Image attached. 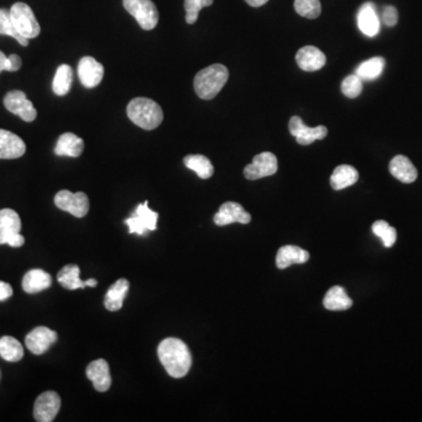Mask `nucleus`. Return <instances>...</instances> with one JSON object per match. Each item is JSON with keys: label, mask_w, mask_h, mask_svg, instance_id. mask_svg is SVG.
<instances>
[{"label": "nucleus", "mask_w": 422, "mask_h": 422, "mask_svg": "<svg viewBox=\"0 0 422 422\" xmlns=\"http://www.w3.org/2000/svg\"><path fill=\"white\" fill-rule=\"evenodd\" d=\"M21 67V59L19 55H12L7 58L6 55L0 51V73L3 71L17 72Z\"/></svg>", "instance_id": "37"}, {"label": "nucleus", "mask_w": 422, "mask_h": 422, "mask_svg": "<svg viewBox=\"0 0 422 422\" xmlns=\"http://www.w3.org/2000/svg\"><path fill=\"white\" fill-rule=\"evenodd\" d=\"M278 171L277 157L270 152L258 154L253 157L251 164L244 168V176L250 181L259 180L263 177L273 176Z\"/></svg>", "instance_id": "8"}, {"label": "nucleus", "mask_w": 422, "mask_h": 422, "mask_svg": "<svg viewBox=\"0 0 422 422\" xmlns=\"http://www.w3.org/2000/svg\"><path fill=\"white\" fill-rule=\"evenodd\" d=\"M157 218H159V214L150 210L148 202L146 201L143 205H137L133 216L127 218L125 223L130 228V234L143 235L144 232L149 230L150 232L156 230Z\"/></svg>", "instance_id": "10"}, {"label": "nucleus", "mask_w": 422, "mask_h": 422, "mask_svg": "<svg viewBox=\"0 0 422 422\" xmlns=\"http://www.w3.org/2000/svg\"><path fill=\"white\" fill-rule=\"evenodd\" d=\"M359 178V173L355 168L348 164H341L336 168L333 174L331 176V187L334 190H343L345 188L351 187L357 183Z\"/></svg>", "instance_id": "26"}, {"label": "nucleus", "mask_w": 422, "mask_h": 422, "mask_svg": "<svg viewBox=\"0 0 422 422\" xmlns=\"http://www.w3.org/2000/svg\"><path fill=\"white\" fill-rule=\"evenodd\" d=\"M98 285V282L96 280H86V286H91V287H96Z\"/></svg>", "instance_id": "41"}, {"label": "nucleus", "mask_w": 422, "mask_h": 422, "mask_svg": "<svg viewBox=\"0 0 422 422\" xmlns=\"http://www.w3.org/2000/svg\"><path fill=\"white\" fill-rule=\"evenodd\" d=\"M358 26L360 31L367 37L373 38L378 35L380 30V21L375 12V5L366 3L360 7L358 12Z\"/></svg>", "instance_id": "19"}, {"label": "nucleus", "mask_w": 422, "mask_h": 422, "mask_svg": "<svg viewBox=\"0 0 422 422\" xmlns=\"http://www.w3.org/2000/svg\"><path fill=\"white\" fill-rule=\"evenodd\" d=\"M58 282L65 289L76 290L84 289L86 282L80 280V269L78 266L71 264L62 268L58 273Z\"/></svg>", "instance_id": "30"}, {"label": "nucleus", "mask_w": 422, "mask_h": 422, "mask_svg": "<svg viewBox=\"0 0 422 422\" xmlns=\"http://www.w3.org/2000/svg\"><path fill=\"white\" fill-rule=\"evenodd\" d=\"M372 232L382 239V244L386 248H392L397 242V230L386 221H375L372 225Z\"/></svg>", "instance_id": "32"}, {"label": "nucleus", "mask_w": 422, "mask_h": 422, "mask_svg": "<svg viewBox=\"0 0 422 422\" xmlns=\"http://www.w3.org/2000/svg\"><path fill=\"white\" fill-rule=\"evenodd\" d=\"M228 79L229 71L225 66L219 64L208 66L198 72L195 76V92L201 99H214L224 87Z\"/></svg>", "instance_id": "3"}, {"label": "nucleus", "mask_w": 422, "mask_h": 422, "mask_svg": "<svg viewBox=\"0 0 422 422\" xmlns=\"http://www.w3.org/2000/svg\"><path fill=\"white\" fill-rule=\"evenodd\" d=\"M13 295V289L8 283L1 282L0 280V302L6 300Z\"/></svg>", "instance_id": "39"}, {"label": "nucleus", "mask_w": 422, "mask_h": 422, "mask_svg": "<svg viewBox=\"0 0 422 422\" xmlns=\"http://www.w3.org/2000/svg\"><path fill=\"white\" fill-rule=\"evenodd\" d=\"M297 13L307 19H316L321 14L320 0H295Z\"/></svg>", "instance_id": "34"}, {"label": "nucleus", "mask_w": 422, "mask_h": 422, "mask_svg": "<svg viewBox=\"0 0 422 422\" xmlns=\"http://www.w3.org/2000/svg\"><path fill=\"white\" fill-rule=\"evenodd\" d=\"M128 290H130V282L128 280H125V278L116 280L109 287L108 292L106 295V309L108 311H112V312L121 310V307L123 305V300L126 298Z\"/></svg>", "instance_id": "24"}, {"label": "nucleus", "mask_w": 422, "mask_h": 422, "mask_svg": "<svg viewBox=\"0 0 422 422\" xmlns=\"http://www.w3.org/2000/svg\"><path fill=\"white\" fill-rule=\"evenodd\" d=\"M123 7L137 19V24L144 31L156 28L160 14L152 0H123Z\"/></svg>", "instance_id": "6"}, {"label": "nucleus", "mask_w": 422, "mask_h": 422, "mask_svg": "<svg viewBox=\"0 0 422 422\" xmlns=\"http://www.w3.org/2000/svg\"><path fill=\"white\" fill-rule=\"evenodd\" d=\"M0 35H10L14 38L21 46H28V39L21 37L14 28L12 19H11L10 11L5 8H0Z\"/></svg>", "instance_id": "33"}, {"label": "nucleus", "mask_w": 422, "mask_h": 422, "mask_svg": "<svg viewBox=\"0 0 422 422\" xmlns=\"http://www.w3.org/2000/svg\"><path fill=\"white\" fill-rule=\"evenodd\" d=\"M214 221L219 227L232 224V223H242L248 224L251 221V215L246 212L242 205L236 202H225L221 205L217 214L215 215Z\"/></svg>", "instance_id": "15"}, {"label": "nucleus", "mask_w": 422, "mask_h": 422, "mask_svg": "<svg viewBox=\"0 0 422 422\" xmlns=\"http://www.w3.org/2000/svg\"><path fill=\"white\" fill-rule=\"evenodd\" d=\"M105 69L93 57H84L78 66V75L86 89H94L103 81Z\"/></svg>", "instance_id": "14"}, {"label": "nucleus", "mask_w": 422, "mask_h": 422, "mask_svg": "<svg viewBox=\"0 0 422 422\" xmlns=\"http://www.w3.org/2000/svg\"><path fill=\"white\" fill-rule=\"evenodd\" d=\"M130 121L143 130H153L164 121V112L159 103L148 98H135L127 106Z\"/></svg>", "instance_id": "2"}, {"label": "nucleus", "mask_w": 422, "mask_h": 422, "mask_svg": "<svg viewBox=\"0 0 422 422\" xmlns=\"http://www.w3.org/2000/svg\"><path fill=\"white\" fill-rule=\"evenodd\" d=\"M58 339L57 332L45 326L35 327L25 338L26 348L33 354H42Z\"/></svg>", "instance_id": "13"}, {"label": "nucleus", "mask_w": 422, "mask_h": 422, "mask_svg": "<svg viewBox=\"0 0 422 422\" xmlns=\"http://www.w3.org/2000/svg\"><path fill=\"white\" fill-rule=\"evenodd\" d=\"M297 65L305 72L319 71L326 64V57L319 48L305 46L297 52Z\"/></svg>", "instance_id": "18"}, {"label": "nucleus", "mask_w": 422, "mask_h": 422, "mask_svg": "<svg viewBox=\"0 0 422 422\" xmlns=\"http://www.w3.org/2000/svg\"><path fill=\"white\" fill-rule=\"evenodd\" d=\"M62 406V399L58 393L47 391L38 397L33 416L38 422H51L55 420Z\"/></svg>", "instance_id": "12"}, {"label": "nucleus", "mask_w": 422, "mask_h": 422, "mask_svg": "<svg viewBox=\"0 0 422 422\" xmlns=\"http://www.w3.org/2000/svg\"><path fill=\"white\" fill-rule=\"evenodd\" d=\"M157 355L168 375L173 378H183L191 367V354L187 345L177 338H167L161 341Z\"/></svg>", "instance_id": "1"}, {"label": "nucleus", "mask_w": 422, "mask_h": 422, "mask_svg": "<svg viewBox=\"0 0 422 422\" xmlns=\"http://www.w3.org/2000/svg\"><path fill=\"white\" fill-rule=\"evenodd\" d=\"M186 167L195 171L202 180H208L214 175V167L205 155H187L183 160Z\"/></svg>", "instance_id": "27"}, {"label": "nucleus", "mask_w": 422, "mask_h": 422, "mask_svg": "<svg viewBox=\"0 0 422 422\" xmlns=\"http://www.w3.org/2000/svg\"><path fill=\"white\" fill-rule=\"evenodd\" d=\"M310 259V253L300 246H285L277 252L276 266L278 269H286L292 264H304Z\"/></svg>", "instance_id": "21"}, {"label": "nucleus", "mask_w": 422, "mask_h": 422, "mask_svg": "<svg viewBox=\"0 0 422 422\" xmlns=\"http://www.w3.org/2000/svg\"><path fill=\"white\" fill-rule=\"evenodd\" d=\"M26 152V144L21 137L8 130H0V159H19Z\"/></svg>", "instance_id": "16"}, {"label": "nucleus", "mask_w": 422, "mask_h": 422, "mask_svg": "<svg viewBox=\"0 0 422 422\" xmlns=\"http://www.w3.org/2000/svg\"><path fill=\"white\" fill-rule=\"evenodd\" d=\"M4 106L7 110L19 116L25 122H32L37 119V109L21 91H12L4 98Z\"/></svg>", "instance_id": "9"}, {"label": "nucleus", "mask_w": 422, "mask_h": 422, "mask_svg": "<svg viewBox=\"0 0 422 422\" xmlns=\"http://www.w3.org/2000/svg\"><path fill=\"white\" fill-rule=\"evenodd\" d=\"M52 284V277L50 273L44 270L33 269L30 270L24 276L23 280V289L25 292L30 295L41 292L44 290L48 289Z\"/></svg>", "instance_id": "23"}, {"label": "nucleus", "mask_w": 422, "mask_h": 422, "mask_svg": "<svg viewBox=\"0 0 422 422\" xmlns=\"http://www.w3.org/2000/svg\"><path fill=\"white\" fill-rule=\"evenodd\" d=\"M290 133L296 137L297 142L302 146H309L316 140H323L327 137L326 127L318 126L314 128L307 127L300 116H292L289 122Z\"/></svg>", "instance_id": "11"}, {"label": "nucleus", "mask_w": 422, "mask_h": 422, "mask_svg": "<svg viewBox=\"0 0 422 422\" xmlns=\"http://www.w3.org/2000/svg\"><path fill=\"white\" fill-rule=\"evenodd\" d=\"M10 16L14 28L21 37L33 39L40 35V25L28 4H13V6L11 7Z\"/></svg>", "instance_id": "4"}, {"label": "nucleus", "mask_w": 422, "mask_h": 422, "mask_svg": "<svg viewBox=\"0 0 422 422\" xmlns=\"http://www.w3.org/2000/svg\"><path fill=\"white\" fill-rule=\"evenodd\" d=\"M382 19L388 28H393L398 24L399 14L398 10L394 6H386L382 12Z\"/></svg>", "instance_id": "38"}, {"label": "nucleus", "mask_w": 422, "mask_h": 422, "mask_svg": "<svg viewBox=\"0 0 422 422\" xmlns=\"http://www.w3.org/2000/svg\"><path fill=\"white\" fill-rule=\"evenodd\" d=\"M21 221L19 215L12 209L0 210V244L13 248L24 246V236L21 235Z\"/></svg>", "instance_id": "5"}, {"label": "nucleus", "mask_w": 422, "mask_h": 422, "mask_svg": "<svg viewBox=\"0 0 422 422\" xmlns=\"http://www.w3.org/2000/svg\"><path fill=\"white\" fill-rule=\"evenodd\" d=\"M0 357L10 363L21 360L24 357L23 345L16 338L10 336L0 338Z\"/></svg>", "instance_id": "28"}, {"label": "nucleus", "mask_w": 422, "mask_h": 422, "mask_svg": "<svg viewBox=\"0 0 422 422\" xmlns=\"http://www.w3.org/2000/svg\"><path fill=\"white\" fill-rule=\"evenodd\" d=\"M87 378L93 382L96 391H108L112 385V377L109 372V365L105 359H98L91 363L86 370Z\"/></svg>", "instance_id": "17"}, {"label": "nucleus", "mask_w": 422, "mask_h": 422, "mask_svg": "<svg viewBox=\"0 0 422 422\" xmlns=\"http://www.w3.org/2000/svg\"><path fill=\"white\" fill-rule=\"evenodd\" d=\"M55 203L59 209L67 211L75 217H85L89 214V200L85 193H71L69 190H60L55 195Z\"/></svg>", "instance_id": "7"}, {"label": "nucleus", "mask_w": 422, "mask_h": 422, "mask_svg": "<svg viewBox=\"0 0 422 422\" xmlns=\"http://www.w3.org/2000/svg\"><path fill=\"white\" fill-rule=\"evenodd\" d=\"M385 59L382 57L370 59L358 66L355 75L361 80H375L382 75V71L385 69Z\"/></svg>", "instance_id": "29"}, {"label": "nucleus", "mask_w": 422, "mask_h": 422, "mask_svg": "<svg viewBox=\"0 0 422 422\" xmlns=\"http://www.w3.org/2000/svg\"><path fill=\"white\" fill-rule=\"evenodd\" d=\"M73 84V69L71 66H59L53 79V92L58 96H64L71 91Z\"/></svg>", "instance_id": "31"}, {"label": "nucleus", "mask_w": 422, "mask_h": 422, "mask_svg": "<svg viewBox=\"0 0 422 422\" xmlns=\"http://www.w3.org/2000/svg\"><path fill=\"white\" fill-rule=\"evenodd\" d=\"M391 174L402 183H413L418 178V171L409 157L397 155L389 162Z\"/></svg>", "instance_id": "20"}, {"label": "nucleus", "mask_w": 422, "mask_h": 422, "mask_svg": "<svg viewBox=\"0 0 422 422\" xmlns=\"http://www.w3.org/2000/svg\"><path fill=\"white\" fill-rule=\"evenodd\" d=\"M341 92L350 99L357 98L363 92V80L355 74L348 75L341 82Z\"/></svg>", "instance_id": "36"}, {"label": "nucleus", "mask_w": 422, "mask_h": 422, "mask_svg": "<svg viewBox=\"0 0 422 422\" xmlns=\"http://www.w3.org/2000/svg\"><path fill=\"white\" fill-rule=\"evenodd\" d=\"M324 307L330 311H345L351 309L353 305L351 298L348 296L344 287L333 286L327 291L324 297Z\"/></svg>", "instance_id": "25"}, {"label": "nucleus", "mask_w": 422, "mask_h": 422, "mask_svg": "<svg viewBox=\"0 0 422 422\" xmlns=\"http://www.w3.org/2000/svg\"><path fill=\"white\" fill-rule=\"evenodd\" d=\"M85 148V143L73 133L62 134L59 137L55 153L58 156L79 157Z\"/></svg>", "instance_id": "22"}, {"label": "nucleus", "mask_w": 422, "mask_h": 422, "mask_svg": "<svg viewBox=\"0 0 422 422\" xmlns=\"http://www.w3.org/2000/svg\"><path fill=\"white\" fill-rule=\"evenodd\" d=\"M246 3L252 7H261L266 5L269 0H246Z\"/></svg>", "instance_id": "40"}, {"label": "nucleus", "mask_w": 422, "mask_h": 422, "mask_svg": "<svg viewBox=\"0 0 422 422\" xmlns=\"http://www.w3.org/2000/svg\"><path fill=\"white\" fill-rule=\"evenodd\" d=\"M214 0H184V10H186V21L188 24H195L198 19L200 11L203 7L212 5Z\"/></svg>", "instance_id": "35"}]
</instances>
